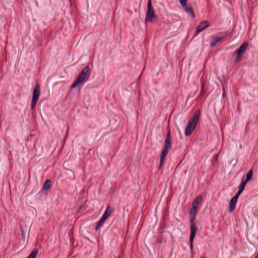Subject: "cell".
<instances>
[{
    "label": "cell",
    "instance_id": "cell-1",
    "mask_svg": "<svg viewBox=\"0 0 258 258\" xmlns=\"http://www.w3.org/2000/svg\"><path fill=\"white\" fill-rule=\"evenodd\" d=\"M252 176H253V172H252V171H250V172L248 173V174H247V176H246V180H245V181L244 182L242 183L241 185L240 190H239V192L237 193V195L235 196L232 198V200H231V203H230V204H229V211H230V212H232V211H233L234 209H235L236 204L237 203V200H238L239 196H240V195L241 194L242 191H243L244 188L245 187L246 183H247V182H248L249 180H250L251 178H252Z\"/></svg>",
    "mask_w": 258,
    "mask_h": 258
},
{
    "label": "cell",
    "instance_id": "cell-2",
    "mask_svg": "<svg viewBox=\"0 0 258 258\" xmlns=\"http://www.w3.org/2000/svg\"><path fill=\"white\" fill-rule=\"evenodd\" d=\"M200 116V110H198L195 114L194 116L191 119H190L185 130V134L186 136H190L193 132V131L196 128L197 124H198Z\"/></svg>",
    "mask_w": 258,
    "mask_h": 258
},
{
    "label": "cell",
    "instance_id": "cell-3",
    "mask_svg": "<svg viewBox=\"0 0 258 258\" xmlns=\"http://www.w3.org/2000/svg\"><path fill=\"white\" fill-rule=\"evenodd\" d=\"M171 146H172V137H171L170 133H169L168 134V136H167V139H166V140H165V144H164L163 148V152H162V153H161V157H160V163H159V169H160L162 166H163L164 159H165V157L167 156V154H168V151L170 149Z\"/></svg>",
    "mask_w": 258,
    "mask_h": 258
},
{
    "label": "cell",
    "instance_id": "cell-4",
    "mask_svg": "<svg viewBox=\"0 0 258 258\" xmlns=\"http://www.w3.org/2000/svg\"><path fill=\"white\" fill-rule=\"evenodd\" d=\"M90 72V68L89 66H87L83 69L81 73L79 75L76 81L74 83L73 85H72V88H75L79 85L82 84L83 82L88 77Z\"/></svg>",
    "mask_w": 258,
    "mask_h": 258
},
{
    "label": "cell",
    "instance_id": "cell-5",
    "mask_svg": "<svg viewBox=\"0 0 258 258\" xmlns=\"http://www.w3.org/2000/svg\"><path fill=\"white\" fill-rule=\"evenodd\" d=\"M202 199V196H199L194 200V202L193 203L192 207L191 212H190V218H191V223L194 222V220H195V217L196 215L198 206H199V205L200 204V202H201Z\"/></svg>",
    "mask_w": 258,
    "mask_h": 258
},
{
    "label": "cell",
    "instance_id": "cell-6",
    "mask_svg": "<svg viewBox=\"0 0 258 258\" xmlns=\"http://www.w3.org/2000/svg\"><path fill=\"white\" fill-rule=\"evenodd\" d=\"M112 211H113V210H112L111 207L108 206V208H106V211L104 213V215L102 216L101 219L98 222L97 224H96V230H98L102 226V224H104V222L106 221V219L109 217V216L111 215Z\"/></svg>",
    "mask_w": 258,
    "mask_h": 258
},
{
    "label": "cell",
    "instance_id": "cell-7",
    "mask_svg": "<svg viewBox=\"0 0 258 258\" xmlns=\"http://www.w3.org/2000/svg\"><path fill=\"white\" fill-rule=\"evenodd\" d=\"M155 18V13L154 11L153 8L152 6L151 1L149 0L148 4V10H147V16L146 20L148 22L153 21Z\"/></svg>",
    "mask_w": 258,
    "mask_h": 258
},
{
    "label": "cell",
    "instance_id": "cell-8",
    "mask_svg": "<svg viewBox=\"0 0 258 258\" xmlns=\"http://www.w3.org/2000/svg\"><path fill=\"white\" fill-rule=\"evenodd\" d=\"M39 93H40V87L39 85H37L36 88L34 89L33 94L32 100V108L34 109L37 105V102L38 100L39 97Z\"/></svg>",
    "mask_w": 258,
    "mask_h": 258
},
{
    "label": "cell",
    "instance_id": "cell-9",
    "mask_svg": "<svg viewBox=\"0 0 258 258\" xmlns=\"http://www.w3.org/2000/svg\"><path fill=\"white\" fill-rule=\"evenodd\" d=\"M197 231V228L195 223H194V222H192L191 236H190V242H191V246L192 249H193V241H194V238L195 237Z\"/></svg>",
    "mask_w": 258,
    "mask_h": 258
},
{
    "label": "cell",
    "instance_id": "cell-10",
    "mask_svg": "<svg viewBox=\"0 0 258 258\" xmlns=\"http://www.w3.org/2000/svg\"><path fill=\"white\" fill-rule=\"evenodd\" d=\"M248 46V43H245L240 47V49L238 50L237 52V56H236L237 60H239L241 58L242 55L244 54V52H245L246 50L247 49Z\"/></svg>",
    "mask_w": 258,
    "mask_h": 258
},
{
    "label": "cell",
    "instance_id": "cell-11",
    "mask_svg": "<svg viewBox=\"0 0 258 258\" xmlns=\"http://www.w3.org/2000/svg\"><path fill=\"white\" fill-rule=\"evenodd\" d=\"M209 26V23L208 21H204L198 26L197 30V32H201L206 29V28L208 27Z\"/></svg>",
    "mask_w": 258,
    "mask_h": 258
},
{
    "label": "cell",
    "instance_id": "cell-12",
    "mask_svg": "<svg viewBox=\"0 0 258 258\" xmlns=\"http://www.w3.org/2000/svg\"><path fill=\"white\" fill-rule=\"evenodd\" d=\"M222 38V36H217L214 37L211 41V46H215L217 43H218L221 40Z\"/></svg>",
    "mask_w": 258,
    "mask_h": 258
},
{
    "label": "cell",
    "instance_id": "cell-13",
    "mask_svg": "<svg viewBox=\"0 0 258 258\" xmlns=\"http://www.w3.org/2000/svg\"><path fill=\"white\" fill-rule=\"evenodd\" d=\"M51 183L50 180H47L43 186V189L45 191H47L51 187Z\"/></svg>",
    "mask_w": 258,
    "mask_h": 258
},
{
    "label": "cell",
    "instance_id": "cell-14",
    "mask_svg": "<svg viewBox=\"0 0 258 258\" xmlns=\"http://www.w3.org/2000/svg\"><path fill=\"white\" fill-rule=\"evenodd\" d=\"M37 253H38L37 250H34L31 253V254H30L29 256V258H35V257L37 256Z\"/></svg>",
    "mask_w": 258,
    "mask_h": 258
},
{
    "label": "cell",
    "instance_id": "cell-15",
    "mask_svg": "<svg viewBox=\"0 0 258 258\" xmlns=\"http://www.w3.org/2000/svg\"><path fill=\"white\" fill-rule=\"evenodd\" d=\"M180 2H181V4L183 6L185 7V9H186L187 7H188L187 6V0H180Z\"/></svg>",
    "mask_w": 258,
    "mask_h": 258
}]
</instances>
